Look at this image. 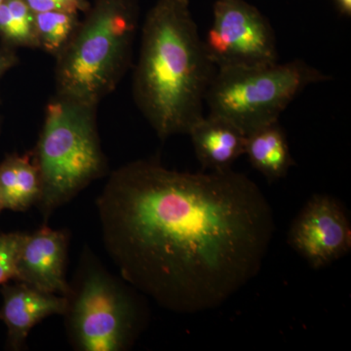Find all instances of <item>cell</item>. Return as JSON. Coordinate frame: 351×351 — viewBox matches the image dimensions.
<instances>
[{
    "label": "cell",
    "instance_id": "cell-6",
    "mask_svg": "<svg viewBox=\"0 0 351 351\" xmlns=\"http://www.w3.org/2000/svg\"><path fill=\"white\" fill-rule=\"evenodd\" d=\"M64 316L71 343L82 351L128 350L138 326L137 304L119 279L84 253Z\"/></svg>",
    "mask_w": 351,
    "mask_h": 351
},
{
    "label": "cell",
    "instance_id": "cell-9",
    "mask_svg": "<svg viewBox=\"0 0 351 351\" xmlns=\"http://www.w3.org/2000/svg\"><path fill=\"white\" fill-rule=\"evenodd\" d=\"M69 237L63 230L43 226L32 234H25L18 258L17 278L50 294L66 295V278Z\"/></svg>",
    "mask_w": 351,
    "mask_h": 351
},
{
    "label": "cell",
    "instance_id": "cell-11",
    "mask_svg": "<svg viewBox=\"0 0 351 351\" xmlns=\"http://www.w3.org/2000/svg\"><path fill=\"white\" fill-rule=\"evenodd\" d=\"M188 135L203 171L232 169V164L245 154L247 136L223 117L204 115Z\"/></svg>",
    "mask_w": 351,
    "mask_h": 351
},
{
    "label": "cell",
    "instance_id": "cell-19",
    "mask_svg": "<svg viewBox=\"0 0 351 351\" xmlns=\"http://www.w3.org/2000/svg\"><path fill=\"white\" fill-rule=\"evenodd\" d=\"M339 3V9L346 15H350L351 13V0H337Z\"/></svg>",
    "mask_w": 351,
    "mask_h": 351
},
{
    "label": "cell",
    "instance_id": "cell-8",
    "mask_svg": "<svg viewBox=\"0 0 351 351\" xmlns=\"http://www.w3.org/2000/svg\"><path fill=\"white\" fill-rule=\"evenodd\" d=\"M288 243L315 269L345 257L351 250L346 208L332 196L314 195L293 221Z\"/></svg>",
    "mask_w": 351,
    "mask_h": 351
},
{
    "label": "cell",
    "instance_id": "cell-16",
    "mask_svg": "<svg viewBox=\"0 0 351 351\" xmlns=\"http://www.w3.org/2000/svg\"><path fill=\"white\" fill-rule=\"evenodd\" d=\"M25 233H0V285L17 278V263Z\"/></svg>",
    "mask_w": 351,
    "mask_h": 351
},
{
    "label": "cell",
    "instance_id": "cell-5",
    "mask_svg": "<svg viewBox=\"0 0 351 351\" xmlns=\"http://www.w3.org/2000/svg\"><path fill=\"white\" fill-rule=\"evenodd\" d=\"M329 78L302 60L218 69L205 105L209 114L228 120L248 136L278 121L281 113L307 86Z\"/></svg>",
    "mask_w": 351,
    "mask_h": 351
},
{
    "label": "cell",
    "instance_id": "cell-1",
    "mask_svg": "<svg viewBox=\"0 0 351 351\" xmlns=\"http://www.w3.org/2000/svg\"><path fill=\"white\" fill-rule=\"evenodd\" d=\"M97 208L123 280L177 313L217 308L239 293L262 269L276 230L246 175L179 172L154 159L113 171Z\"/></svg>",
    "mask_w": 351,
    "mask_h": 351
},
{
    "label": "cell",
    "instance_id": "cell-17",
    "mask_svg": "<svg viewBox=\"0 0 351 351\" xmlns=\"http://www.w3.org/2000/svg\"><path fill=\"white\" fill-rule=\"evenodd\" d=\"M34 14L47 11L66 12H86L91 4L87 0H25Z\"/></svg>",
    "mask_w": 351,
    "mask_h": 351
},
{
    "label": "cell",
    "instance_id": "cell-10",
    "mask_svg": "<svg viewBox=\"0 0 351 351\" xmlns=\"http://www.w3.org/2000/svg\"><path fill=\"white\" fill-rule=\"evenodd\" d=\"M3 302L0 319L8 331V345L19 350L27 341L32 328L52 315H64L68 306L66 295L50 294L21 281L3 284Z\"/></svg>",
    "mask_w": 351,
    "mask_h": 351
},
{
    "label": "cell",
    "instance_id": "cell-18",
    "mask_svg": "<svg viewBox=\"0 0 351 351\" xmlns=\"http://www.w3.org/2000/svg\"><path fill=\"white\" fill-rule=\"evenodd\" d=\"M19 59L13 48L3 45L0 47V80L14 66H17Z\"/></svg>",
    "mask_w": 351,
    "mask_h": 351
},
{
    "label": "cell",
    "instance_id": "cell-13",
    "mask_svg": "<svg viewBox=\"0 0 351 351\" xmlns=\"http://www.w3.org/2000/svg\"><path fill=\"white\" fill-rule=\"evenodd\" d=\"M41 184L31 154L8 156L0 163V201L3 209L25 211L38 204Z\"/></svg>",
    "mask_w": 351,
    "mask_h": 351
},
{
    "label": "cell",
    "instance_id": "cell-3",
    "mask_svg": "<svg viewBox=\"0 0 351 351\" xmlns=\"http://www.w3.org/2000/svg\"><path fill=\"white\" fill-rule=\"evenodd\" d=\"M56 57V95L98 106L131 66L138 0H96Z\"/></svg>",
    "mask_w": 351,
    "mask_h": 351
},
{
    "label": "cell",
    "instance_id": "cell-4",
    "mask_svg": "<svg viewBox=\"0 0 351 351\" xmlns=\"http://www.w3.org/2000/svg\"><path fill=\"white\" fill-rule=\"evenodd\" d=\"M97 108L58 95L46 107L43 129L32 154L41 184L38 205L45 218L107 171Z\"/></svg>",
    "mask_w": 351,
    "mask_h": 351
},
{
    "label": "cell",
    "instance_id": "cell-15",
    "mask_svg": "<svg viewBox=\"0 0 351 351\" xmlns=\"http://www.w3.org/2000/svg\"><path fill=\"white\" fill-rule=\"evenodd\" d=\"M78 13L47 11L36 14V34L38 48L56 57L80 25Z\"/></svg>",
    "mask_w": 351,
    "mask_h": 351
},
{
    "label": "cell",
    "instance_id": "cell-7",
    "mask_svg": "<svg viewBox=\"0 0 351 351\" xmlns=\"http://www.w3.org/2000/svg\"><path fill=\"white\" fill-rule=\"evenodd\" d=\"M205 48L217 69L278 62L276 34L263 14L245 0H217Z\"/></svg>",
    "mask_w": 351,
    "mask_h": 351
},
{
    "label": "cell",
    "instance_id": "cell-12",
    "mask_svg": "<svg viewBox=\"0 0 351 351\" xmlns=\"http://www.w3.org/2000/svg\"><path fill=\"white\" fill-rule=\"evenodd\" d=\"M245 154L253 168L265 176L269 182L282 179L295 165L287 136L278 121L249 134Z\"/></svg>",
    "mask_w": 351,
    "mask_h": 351
},
{
    "label": "cell",
    "instance_id": "cell-14",
    "mask_svg": "<svg viewBox=\"0 0 351 351\" xmlns=\"http://www.w3.org/2000/svg\"><path fill=\"white\" fill-rule=\"evenodd\" d=\"M0 38L7 47L38 48L36 14L25 0H4L0 4Z\"/></svg>",
    "mask_w": 351,
    "mask_h": 351
},
{
    "label": "cell",
    "instance_id": "cell-21",
    "mask_svg": "<svg viewBox=\"0 0 351 351\" xmlns=\"http://www.w3.org/2000/svg\"><path fill=\"white\" fill-rule=\"evenodd\" d=\"M3 1H4V0H0V4H1L2 2H3Z\"/></svg>",
    "mask_w": 351,
    "mask_h": 351
},
{
    "label": "cell",
    "instance_id": "cell-20",
    "mask_svg": "<svg viewBox=\"0 0 351 351\" xmlns=\"http://www.w3.org/2000/svg\"><path fill=\"white\" fill-rule=\"evenodd\" d=\"M2 210H3V207H2L1 201H0V212H1Z\"/></svg>",
    "mask_w": 351,
    "mask_h": 351
},
{
    "label": "cell",
    "instance_id": "cell-2",
    "mask_svg": "<svg viewBox=\"0 0 351 351\" xmlns=\"http://www.w3.org/2000/svg\"><path fill=\"white\" fill-rule=\"evenodd\" d=\"M217 71L189 0H157L143 25L133 95L161 140L188 135L204 117L207 92Z\"/></svg>",
    "mask_w": 351,
    "mask_h": 351
}]
</instances>
